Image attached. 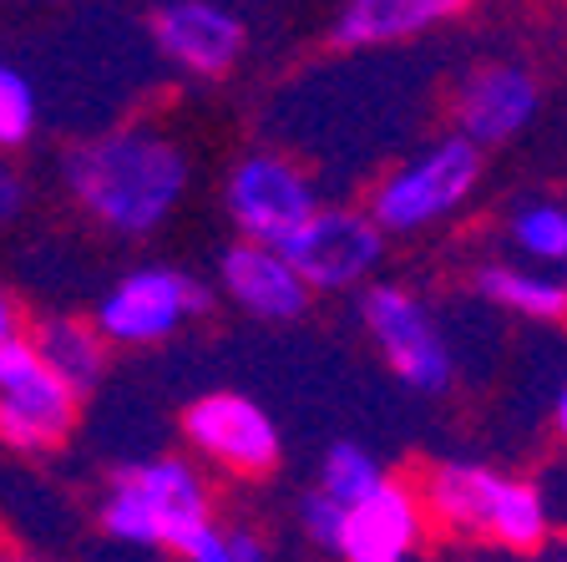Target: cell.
<instances>
[{
  "label": "cell",
  "mask_w": 567,
  "mask_h": 562,
  "mask_svg": "<svg viewBox=\"0 0 567 562\" xmlns=\"http://www.w3.org/2000/svg\"><path fill=\"white\" fill-rule=\"evenodd\" d=\"M340 522H344V507L330 502L319 487L305 497V502H299V528H305V538L315 542V548L334 552V542H340Z\"/></svg>",
  "instance_id": "44dd1931"
},
{
  "label": "cell",
  "mask_w": 567,
  "mask_h": 562,
  "mask_svg": "<svg viewBox=\"0 0 567 562\" xmlns=\"http://www.w3.org/2000/svg\"><path fill=\"white\" fill-rule=\"evenodd\" d=\"M153 41L193 76H224L244 57V21L218 0H167L153 11Z\"/></svg>",
  "instance_id": "8fae6325"
},
{
  "label": "cell",
  "mask_w": 567,
  "mask_h": 562,
  "mask_svg": "<svg viewBox=\"0 0 567 562\" xmlns=\"http://www.w3.org/2000/svg\"><path fill=\"white\" fill-rule=\"evenodd\" d=\"M375 487H385V471H380V461L360 441H334L324 451V461H319V492L330 497V502L354 507V502H365Z\"/></svg>",
  "instance_id": "ac0fdd59"
},
{
  "label": "cell",
  "mask_w": 567,
  "mask_h": 562,
  "mask_svg": "<svg viewBox=\"0 0 567 562\" xmlns=\"http://www.w3.org/2000/svg\"><path fill=\"white\" fill-rule=\"evenodd\" d=\"M360 319H365L370 340L380 345V355L390 360V370L401 375L411 390L421 396H441L456 375L451 345L441 340L431 309L401 284H370L360 294Z\"/></svg>",
  "instance_id": "8992f818"
},
{
  "label": "cell",
  "mask_w": 567,
  "mask_h": 562,
  "mask_svg": "<svg viewBox=\"0 0 567 562\" xmlns=\"http://www.w3.org/2000/svg\"><path fill=\"white\" fill-rule=\"evenodd\" d=\"M279 254L295 264L305 289H354L380 269L385 234L360 208H315L295 234L279 244Z\"/></svg>",
  "instance_id": "ba28073f"
},
{
  "label": "cell",
  "mask_w": 567,
  "mask_h": 562,
  "mask_svg": "<svg viewBox=\"0 0 567 562\" xmlns=\"http://www.w3.org/2000/svg\"><path fill=\"white\" fill-rule=\"evenodd\" d=\"M21 340V309H16V299L6 289H0V345Z\"/></svg>",
  "instance_id": "d4e9b609"
},
{
  "label": "cell",
  "mask_w": 567,
  "mask_h": 562,
  "mask_svg": "<svg viewBox=\"0 0 567 562\" xmlns=\"http://www.w3.org/2000/svg\"><path fill=\"white\" fill-rule=\"evenodd\" d=\"M11 562H41V558H11Z\"/></svg>",
  "instance_id": "83f0119b"
},
{
  "label": "cell",
  "mask_w": 567,
  "mask_h": 562,
  "mask_svg": "<svg viewBox=\"0 0 567 562\" xmlns=\"http://www.w3.org/2000/svg\"><path fill=\"white\" fill-rule=\"evenodd\" d=\"M563 289H567V264H563Z\"/></svg>",
  "instance_id": "f1b7e54d"
},
{
  "label": "cell",
  "mask_w": 567,
  "mask_h": 562,
  "mask_svg": "<svg viewBox=\"0 0 567 562\" xmlns=\"http://www.w3.org/2000/svg\"><path fill=\"white\" fill-rule=\"evenodd\" d=\"M76 410L82 396L35 355L25 335L0 345V441L16 451H51L71 436Z\"/></svg>",
  "instance_id": "5b68a950"
},
{
  "label": "cell",
  "mask_w": 567,
  "mask_h": 562,
  "mask_svg": "<svg viewBox=\"0 0 567 562\" xmlns=\"http://www.w3.org/2000/svg\"><path fill=\"white\" fill-rule=\"evenodd\" d=\"M476 294H486L492 305L512 309L527 319H563L567 315V289L563 279L543 269H512V264H486L476 274Z\"/></svg>",
  "instance_id": "e0dca14e"
},
{
  "label": "cell",
  "mask_w": 567,
  "mask_h": 562,
  "mask_svg": "<svg viewBox=\"0 0 567 562\" xmlns=\"http://www.w3.org/2000/svg\"><path fill=\"white\" fill-rule=\"evenodd\" d=\"M224 208L248 244L279 248L319 208V198H315V183L305 177V167L289 163L284 153H248L228 173Z\"/></svg>",
  "instance_id": "9c48e42d"
},
{
  "label": "cell",
  "mask_w": 567,
  "mask_h": 562,
  "mask_svg": "<svg viewBox=\"0 0 567 562\" xmlns=\"http://www.w3.org/2000/svg\"><path fill=\"white\" fill-rule=\"evenodd\" d=\"M512 244L537 264H567V208L563 203H527L512 218Z\"/></svg>",
  "instance_id": "d6986e66"
},
{
  "label": "cell",
  "mask_w": 567,
  "mask_h": 562,
  "mask_svg": "<svg viewBox=\"0 0 567 562\" xmlns=\"http://www.w3.org/2000/svg\"><path fill=\"white\" fill-rule=\"evenodd\" d=\"M537 562H567V548H543V558Z\"/></svg>",
  "instance_id": "4316f807"
},
{
  "label": "cell",
  "mask_w": 567,
  "mask_h": 562,
  "mask_svg": "<svg viewBox=\"0 0 567 562\" xmlns=\"http://www.w3.org/2000/svg\"><path fill=\"white\" fill-rule=\"evenodd\" d=\"M476 183H482V147L456 132L380 177V187L370 193V218L380 234H415L456 213Z\"/></svg>",
  "instance_id": "277c9868"
},
{
  "label": "cell",
  "mask_w": 567,
  "mask_h": 562,
  "mask_svg": "<svg viewBox=\"0 0 567 562\" xmlns=\"http://www.w3.org/2000/svg\"><path fill=\"white\" fill-rule=\"evenodd\" d=\"M183 562H234V552H228V532L208 528L188 552H183Z\"/></svg>",
  "instance_id": "603a6c76"
},
{
  "label": "cell",
  "mask_w": 567,
  "mask_h": 562,
  "mask_svg": "<svg viewBox=\"0 0 567 562\" xmlns=\"http://www.w3.org/2000/svg\"><path fill=\"white\" fill-rule=\"evenodd\" d=\"M183 436L193 441V451H203L208 461L238 471V477H269L284 451L274 416L238 390H213V396L193 400L183 410Z\"/></svg>",
  "instance_id": "30bf717a"
},
{
  "label": "cell",
  "mask_w": 567,
  "mask_h": 562,
  "mask_svg": "<svg viewBox=\"0 0 567 562\" xmlns=\"http://www.w3.org/2000/svg\"><path fill=\"white\" fill-rule=\"evenodd\" d=\"M35 132V92L16 67L0 61V147H21Z\"/></svg>",
  "instance_id": "ffe728a7"
},
{
  "label": "cell",
  "mask_w": 567,
  "mask_h": 562,
  "mask_svg": "<svg viewBox=\"0 0 567 562\" xmlns=\"http://www.w3.org/2000/svg\"><path fill=\"white\" fill-rule=\"evenodd\" d=\"M218 279H224V294L238 309H248L254 319H269V325L299 319L309 309L305 279H299L295 264L274 244H248V238H238V244L224 248V258H218Z\"/></svg>",
  "instance_id": "5bb4252c"
},
{
  "label": "cell",
  "mask_w": 567,
  "mask_h": 562,
  "mask_svg": "<svg viewBox=\"0 0 567 562\" xmlns=\"http://www.w3.org/2000/svg\"><path fill=\"white\" fill-rule=\"evenodd\" d=\"M228 552H234V562H269V548L254 532H228Z\"/></svg>",
  "instance_id": "cb8c5ba5"
},
{
  "label": "cell",
  "mask_w": 567,
  "mask_h": 562,
  "mask_svg": "<svg viewBox=\"0 0 567 562\" xmlns=\"http://www.w3.org/2000/svg\"><path fill=\"white\" fill-rule=\"evenodd\" d=\"M537 82H532L527 67H512V61H492V67L466 71V82L456 86V127L466 142L476 147H496V142L517 137L532 117H537Z\"/></svg>",
  "instance_id": "7c38bea8"
},
{
  "label": "cell",
  "mask_w": 567,
  "mask_h": 562,
  "mask_svg": "<svg viewBox=\"0 0 567 562\" xmlns=\"http://www.w3.org/2000/svg\"><path fill=\"white\" fill-rule=\"evenodd\" d=\"M421 532H425L421 492L385 477V487H375L365 502L344 507L334 552L344 562H405L421 548Z\"/></svg>",
  "instance_id": "4fadbf2b"
},
{
  "label": "cell",
  "mask_w": 567,
  "mask_h": 562,
  "mask_svg": "<svg viewBox=\"0 0 567 562\" xmlns=\"http://www.w3.org/2000/svg\"><path fill=\"white\" fill-rule=\"evenodd\" d=\"M31 345H35V355H41V360H47L71 390H76V396H86V390L102 380V370H106V340L96 335L92 319L51 315V319L35 325Z\"/></svg>",
  "instance_id": "2e32d148"
},
{
  "label": "cell",
  "mask_w": 567,
  "mask_h": 562,
  "mask_svg": "<svg viewBox=\"0 0 567 562\" xmlns=\"http://www.w3.org/2000/svg\"><path fill=\"white\" fill-rule=\"evenodd\" d=\"M466 11V0H344L330 25L334 47H395L415 35L446 25L451 16Z\"/></svg>",
  "instance_id": "9a60e30c"
},
{
  "label": "cell",
  "mask_w": 567,
  "mask_h": 562,
  "mask_svg": "<svg viewBox=\"0 0 567 562\" xmlns=\"http://www.w3.org/2000/svg\"><path fill=\"white\" fill-rule=\"evenodd\" d=\"M21 208H25V183L6 163H0V228L21 218Z\"/></svg>",
  "instance_id": "7402d4cb"
},
{
  "label": "cell",
  "mask_w": 567,
  "mask_h": 562,
  "mask_svg": "<svg viewBox=\"0 0 567 562\" xmlns=\"http://www.w3.org/2000/svg\"><path fill=\"white\" fill-rule=\"evenodd\" d=\"M102 528L122 542L188 552L213 528V502L203 477L177 457L127 467L102 502Z\"/></svg>",
  "instance_id": "3957f363"
},
{
  "label": "cell",
  "mask_w": 567,
  "mask_h": 562,
  "mask_svg": "<svg viewBox=\"0 0 567 562\" xmlns=\"http://www.w3.org/2000/svg\"><path fill=\"white\" fill-rule=\"evenodd\" d=\"M553 421H557V436H563V446H567V386L557 390V406H553Z\"/></svg>",
  "instance_id": "484cf974"
},
{
  "label": "cell",
  "mask_w": 567,
  "mask_h": 562,
  "mask_svg": "<svg viewBox=\"0 0 567 562\" xmlns=\"http://www.w3.org/2000/svg\"><path fill=\"white\" fill-rule=\"evenodd\" d=\"M425 522H441L466 538H486L507 552H543L553 507L537 481L507 477L482 461H436L415 487Z\"/></svg>",
  "instance_id": "7a4b0ae2"
},
{
  "label": "cell",
  "mask_w": 567,
  "mask_h": 562,
  "mask_svg": "<svg viewBox=\"0 0 567 562\" xmlns=\"http://www.w3.org/2000/svg\"><path fill=\"white\" fill-rule=\"evenodd\" d=\"M213 294L203 289L193 274L167 269V264H147L117 279L96 305V335L112 345H157L167 340L183 319L203 315Z\"/></svg>",
  "instance_id": "52a82bcc"
},
{
  "label": "cell",
  "mask_w": 567,
  "mask_h": 562,
  "mask_svg": "<svg viewBox=\"0 0 567 562\" xmlns=\"http://www.w3.org/2000/svg\"><path fill=\"white\" fill-rule=\"evenodd\" d=\"M71 198L102 228L142 238L177 208L188 187V157L147 127H122L71 147L61 163Z\"/></svg>",
  "instance_id": "6da1fadb"
}]
</instances>
